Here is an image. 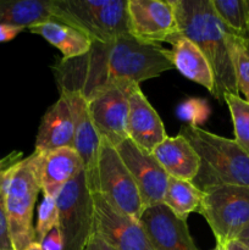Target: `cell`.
<instances>
[{
    "label": "cell",
    "instance_id": "cell-27",
    "mask_svg": "<svg viewBox=\"0 0 249 250\" xmlns=\"http://www.w3.org/2000/svg\"><path fill=\"white\" fill-rule=\"evenodd\" d=\"M209 104L207 100L199 99V98H190V99L185 100L182 104L178 105L177 114L178 119L186 121L188 125L199 127L200 125L204 124L210 116Z\"/></svg>",
    "mask_w": 249,
    "mask_h": 250
},
{
    "label": "cell",
    "instance_id": "cell-29",
    "mask_svg": "<svg viewBox=\"0 0 249 250\" xmlns=\"http://www.w3.org/2000/svg\"><path fill=\"white\" fill-rule=\"evenodd\" d=\"M39 244L43 250H62V242L58 229H51Z\"/></svg>",
    "mask_w": 249,
    "mask_h": 250
},
{
    "label": "cell",
    "instance_id": "cell-37",
    "mask_svg": "<svg viewBox=\"0 0 249 250\" xmlns=\"http://www.w3.org/2000/svg\"><path fill=\"white\" fill-rule=\"evenodd\" d=\"M248 38H249V0H248Z\"/></svg>",
    "mask_w": 249,
    "mask_h": 250
},
{
    "label": "cell",
    "instance_id": "cell-30",
    "mask_svg": "<svg viewBox=\"0 0 249 250\" xmlns=\"http://www.w3.org/2000/svg\"><path fill=\"white\" fill-rule=\"evenodd\" d=\"M24 29L21 27L9 26V24H0V43H6L16 38Z\"/></svg>",
    "mask_w": 249,
    "mask_h": 250
},
{
    "label": "cell",
    "instance_id": "cell-10",
    "mask_svg": "<svg viewBox=\"0 0 249 250\" xmlns=\"http://www.w3.org/2000/svg\"><path fill=\"white\" fill-rule=\"evenodd\" d=\"M115 149L136 182L144 209L161 204L167 188L168 175L153 154L142 149L129 138L115 146Z\"/></svg>",
    "mask_w": 249,
    "mask_h": 250
},
{
    "label": "cell",
    "instance_id": "cell-20",
    "mask_svg": "<svg viewBox=\"0 0 249 250\" xmlns=\"http://www.w3.org/2000/svg\"><path fill=\"white\" fill-rule=\"evenodd\" d=\"M28 31L43 37L51 45L59 49L65 60L83 55L92 45V41L82 32L56 21H44L33 24Z\"/></svg>",
    "mask_w": 249,
    "mask_h": 250
},
{
    "label": "cell",
    "instance_id": "cell-13",
    "mask_svg": "<svg viewBox=\"0 0 249 250\" xmlns=\"http://www.w3.org/2000/svg\"><path fill=\"white\" fill-rule=\"evenodd\" d=\"M139 222L153 250H199L190 236L187 220L176 216L163 203L145 208Z\"/></svg>",
    "mask_w": 249,
    "mask_h": 250
},
{
    "label": "cell",
    "instance_id": "cell-24",
    "mask_svg": "<svg viewBox=\"0 0 249 250\" xmlns=\"http://www.w3.org/2000/svg\"><path fill=\"white\" fill-rule=\"evenodd\" d=\"M227 45L236 75L238 92L249 102V38L227 32Z\"/></svg>",
    "mask_w": 249,
    "mask_h": 250
},
{
    "label": "cell",
    "instance_id": "cell-1",
    "mask_svg": "<svg viewBox=\"0 0 249 250\" xmlns=\"http://www.w3.org/2000/svg\"><path fill=\"white\" fill-rule=\"evenodd\" d=\"M173 68L167 49L131 34L109 42H92L78 58L61 59L53 67L60 94L76 93L90 100L115 87H131Z\"/></svg>",
    "mask_w": 249,
    "mask_h": 250
},
{
    "label": "cell",
    "instance_id": "cell-14",
    "mask_svg": "<svg viewBox=\"0 0 249 250\" xmlns=\"http://www.w3.org/2000/svg\"><path fill=\"white\" fill-rule=\"evenodd\" d=\"M127 136L149 153H153L154 149L168 137L160 116L139 84L133 85L129 92Z\"/></svg>",
    "mask_w": 249,
    "mask_h": 250
},
{
    "label": "cell",
    "instance_id": "cell-32",
    "mask_svg": "<svg viewBox=\"0 0 249 250\" xmlns=\"http://www.w3.org/2000/svg\"><path fill=\"white\" fill-rule=\"evenodd\" d=\"M22 159H23V153H21V151H12L11 154L5 156L4 159H0V171H4L6 168L11 167L15 164L21 161Z\"/></svg>",
    "mask_w": 249,
    "mask_h": 250
},
{
    "label": "cell",
    "instance_id": "cell-31",
    "mask_svg": "<svg viewBox=\"0 0 249 250\" xmlns=\"http://www.w3.org/2000/svg\"><path fill=\"white\" fill-rule=\"evenodd\" d=\"M83 250H116V249L112 248V247L110 246V244H107L102 237L98 236L97 233H94L92 237H90V239L88 241V243L85 244L84 249Z\"/></svg>",
    "mask_w": 249,
    "mask_h": 250
},
{
    "label": "cell",
    "instance_id": "cell-16",
    "mask_svg": "<svg viewBox=\"0 0 249 250\" xmlns=\"http://www.w3.org/2000/svg\"><path fill=\"white\" fill-rule=\"evenodd\" d=\"M70 104L73 120V149L77 151L87 173L94 168L100 138L88 110L87 100L76 93H62Z\"/></svg>",
    "mask_w": 249,
    "mask_h": 250
},
{
    "label": "cell",
    "instance_id": "cell-17",
    "mask_svg": "<svg viewBox=\"0 0 249 250\" xmlns=\"http://www.w3.org/2000/svg\"><path fill=\"white\" fill-rule=\"evenodd\" d=\"M166 43L171 45L168 56L173 68L189 81L203 85L211 95L215 94V80L209 61L195 44L180 32L173 34Z\"/></svg>",
    "mask_w": 249,
    "mask_h": 250
},
{
    "label": "cell",
    "instance_id": "cell-19",
    "mask_svg": "<svg viewBox=\"0 0 249 250\" xmlns=\"http://www.w3.org/2000/svg\"><path fill=\"white\" fill-rule=\"evenodd\" d=\"M168 177L192 182L199 171V156L181 133L167 137L151 153Z\"/></svg>",
    "mask_w": 249,
    "mask_h": 250
},
{
    "label": "cell",
    "instance_id": "cell-18",
    "mask_svg": "<svg viewBox=\"0 0 249 250\" xmlns=\"http://www.w3.org/2000/svg\"><path fill=\"white\" fill-rule=\"evenodd\" d=\"M83 171L82 160L73 148H61L41 154L42 192L56 197L63 186Z\"/></svg>",
    "mask_w": 249,
    "mask_h": 250
},
{
    "label": "cell",
    "instance_id": "cell-6",
    "mask_svg": "<svg viewBox=\"0 0 249 250\" xmlns=\"http://www.w3.org/2000/svg\"><path fill=\"white\" fill-rule=\"evenodd\" d=\"M87 181L92 192L99 193L112 207L139 220L144 205L138 188L115 146L106 139L102 138L94 168L87 173Z\"/></svg>",
    "mask_w": 249,
    "mask_h": 250
},
{
    "label": "cell",
    "instance_id": "cell-36",
    "mask_svg": "<svg viewBox=\"0 0 249 250\" xmlns=\"http://www.w3.org/2000/svg\"><path fill=\"white\" fill-rule=\"evenodd\" d=\"M212 250H227L226 249V244L224 243H220V242H216V246Z\"/></svg>",
    "mask_w": 249,
    "mask_h": 250
},
{
    "label": "cell",
    "instance_id": "cell-8",
    "mask_svg": "<svg viewBox=\"0 0 249 250\" xmlns=\"http://www.w3.org/2000/svg\"><path fill=\"white\" fill-rule=\"evenodd\" d=\"M199 214L220 243L238 238L249 225V187L217 186L203 190Z\"/></svg>",
    "mask_w": 249,
    "mask_h": 250
},
{
    "label": "cell",
    "instance_id": "cell-2",
    "mask_svg": "<svg viewBox=\"0 0 249 250\" xmlns=\"http://www.w3.org/2000/svg\"><path fill=\"white\" fill-rule=\"evenodd\" d=\"M178 32L189 39L209 61L215 80V99L239 94L227 45V32L210 0H171Z\"/></svg>",
    "mask_w": 249,
    "mask_h": 250
},
{
    "label": "cell",
    "instance_id": "cell-26",
    "mask_svg": "<svg viewBox=\"0 0 249 250\" xmlns=\"http://www.w3.org/2000/svg\"><path fill=\"white\" fill-rule=\"evenodd\" d=\"M37 225L34 226L36 231V239L41 243L44 237L58 227L59 222V208L56 203V198L53 195L43 194V200L38 207V215H37Z\"/></svg>",
    "mask_w": 249,
    "mask_h": 250
},
{
    "label": "cell",
    "instance_id": "cell-7",
    "mask_svg": "<svg viewBox=\"0 0 249 250\" xmlns=\"http://www.w3.org/2000/svg\"><path fill=\"white\" fill-rule=\"evenodd\" d=\"M59 208L58 231L62 250H83L94 234V209L92 190L85 170L63 186L56 195Z\"/></svg>",
    "mask_w": 249,
    "mask_h": 250
},
{
    "label": "cell",
    "instance_id": "cell-11",
    "mask_svg": "<svg viewBox=\"0 0 249 250\" xmlns=\"http://www.w3.org/2000/svg\"><path fill=\"white\" fill-rule=\"evenodd\" d=\"M129 33L148 44L167 42L178 33L171 0H128Z\"/></svg>",
    "mask_w": 249,
    "mask_h": 250
},
{
    "label": "cell",
    "instance_id": "cell-4",
    "mask_svg": "<svg viewBox=\"0 0 249 250\" xmlns=\"http://www.w3.org/2000/svg\"><path fill=\"white\" fill-rule=\"evenodd\" d=\"M41 190V154L33 151L10 168L6 181L5 205L14 250L37 242L33 212Z\"/></svg>",
    "mask_w": 249,
    "mask_h": 250
},
{
    "label": "cell",
    "instance_id": "cell-15",
    "mask_svg": "<svg viewBox=\"0 0 249 250\" xmlns=\"http://www.w3.org/2000/svg\"><path fill=\"white\" fill-rule=\"evenodd\" d=\"M61 148H73V120L67 99L60 94L42 117L34 151L44 154Z\"/></svg>",
    "mask_w": 249,
    "mask_h": 250
},
{
    "label": "cell",
    "instance_id": "cell-3",
    "mask_svg": "<svg viewBox=\"0 0 249 250\" xmlns=\"http://www.w3.org/2000/svg\"><path fill=\"white\" fill-rule=\"evenodd\" d=\"M199 156V171L193 185L200 190L217 186L249 187V154L234 139L202 127L186 125L180 132Z\"/></svg>",
    "mask_w": 249,
    "mask_h": 250
},
{
    "label": "cell",
    "instance_id": "cell-9",
    "mask_svg": "<svg viewBox=\"0 0 249 250\" xmlns=\"http://www.w3.org/2000/svg\"><path fill=\"white\" fill-rule=\"evenodd\" d=\"M94 233L116 250H153L139 220L112 207L104 197L92 192Z\"/></svg>",
    "mask_w": 249,
    "mask_h": 250
},
{
    "label": "cell",
    "instance_id": "cell-34",
    "mask_svg": "<svg viewBox=\"0 0 249 250\" xmlns=\"http://www.w3.org/2000/svg\"><path fill=\"white\" fill-rule=\"evenodd\" d=\"M237 239L249 248V225L241 232V234H239Z\"/></svg>",
    "mask_w": 249,
    "mask_h": 250
},
{
    "label": "cell",
    "instance_id": "cell-22",
    "mask_svg": "<svg viewBox=\"0 0 249 250\" xmlns=\"http://www.w3.org/2000/svg\"><path fill=\"white\" fill-rule=\"evenodd\" d=\"M203 195L204 193L195 187L193 182L168 177L163 204H165L177 217L187 220L192 212L199 211Z\"/></svg>",
    "mask_w": 249,
    "mask_h": 250
},
{
    "label": "cell",
    "instance_id": "cell-33",
    "mask_svg": "<svg viewBox=\"0 0 249 250\" xmlns=\"http://www.w3.org/2000/svg\"><path fill=\"white\" fill-rule=\"evenodd\" d=\"M226 249L227 250H249L247 246H244L242 242H239L238 239H233V241H229L228 243H226Z\"/></svg>",
    "mask_w": 249,
    "mask_h": 250
},
{
    "label": "cell",
    "instance_id": "cell-5",
    "mask_svg": "<svg viewBox=\"0 0 249 250\" xmlns=\"http://www.w3.org/2000/svg\"><path fill=\"white\" fill-rule=\"evenodd\" d=\"M53 21L82 32L92 42L129 33L128 0H49Z\"/></svg>",
    "mask_w": 249,
    "mask_h": 250
},
{
    "label": "cell",
    "instance_id": "cell-21",
    "mask_svg": "<svg viewBox=\"0 0 249 250\" xmlns=\"http://www.w3.org/2000/svg\"><path fill=\"white\" fill-rule=\"evenodd\" d=\"M44 21H53L49 0H0V24L28 29Z\"/></svg>",
    "mask_w": 249,
    "mask_h": 250
},
{
    "label": "cell",
    "instance_id": "cell-25",
    "mask_svg": "<svg viewBox=\"0 0 249 250\" xmlns=\"http://www.w3.org/2000/svg\"><path fill=\"white\" fill-rule=\"evenodd\" d=\"M222 100H225L231 114L234 141L249 154V102L233 93L224 94Z\"/></svg>",
    "mask_w": 249,
    "mask_h": 250
},
{
    "label": "cell",
    "instance_id": "cell-28",
    "mask_svg": "<svg viewBox=\"0 0 249 250\" xmlns=\"http://www.w3.org/2000/svg\"><path fill=\"white\" fill-rule=\"evenodd\" d=\"M12 167V166H11ZM0 171V250H14L9 229L6 205H5V190L10 168Z\"/></svg>",
    "mask_w": 249,
    "mask_h": 250
},
{
    "label": "cell",
    "instance_id": "cell-12",
    "mask_svg": "<svg viewBox=\"0 0 249 250\" xmlns=\"http://www.w3.org/2000/svg\"><path fill=\"white\" fill-rule=\"evenodd\" d=\"M132 87L110 88L87 102L90 117L100 138L106 139L114 146L128 138L127 119Z\"/></svg>",
    "mask_w": 249,
    "mask_h": 250
},
{
    "label": "cell",
    "instance_id": "cell-23",
    "mask_svg": "<svg viewBox=\"0 0 249 250\" xmlns=\"http://www.w3.org/2000/svg\"><path fill=\"white\" fill-rule=\"evenodd\" d=\"M215 14L231 33L248 37V0H210Z\"/></svg>",
    "mask_w": 249,
    "mask_h": 250
},
{
    "label": "cell",
    "instance_id": "cell-35",
    "mask_svg": "<svg viewBox=\"0 0 249 250\" xmlns=\"http://www.w3.org/2000/svg\"><path fill=\"white\" fill-rule=\"evenodd\" d=\"M23 250H43V249H42V246L38 243V242H34V243H32L31 246L27 247V248Z\"/></svg>",
    "mask_w": 249,
    "mask_h": 250
}]
</instances>
